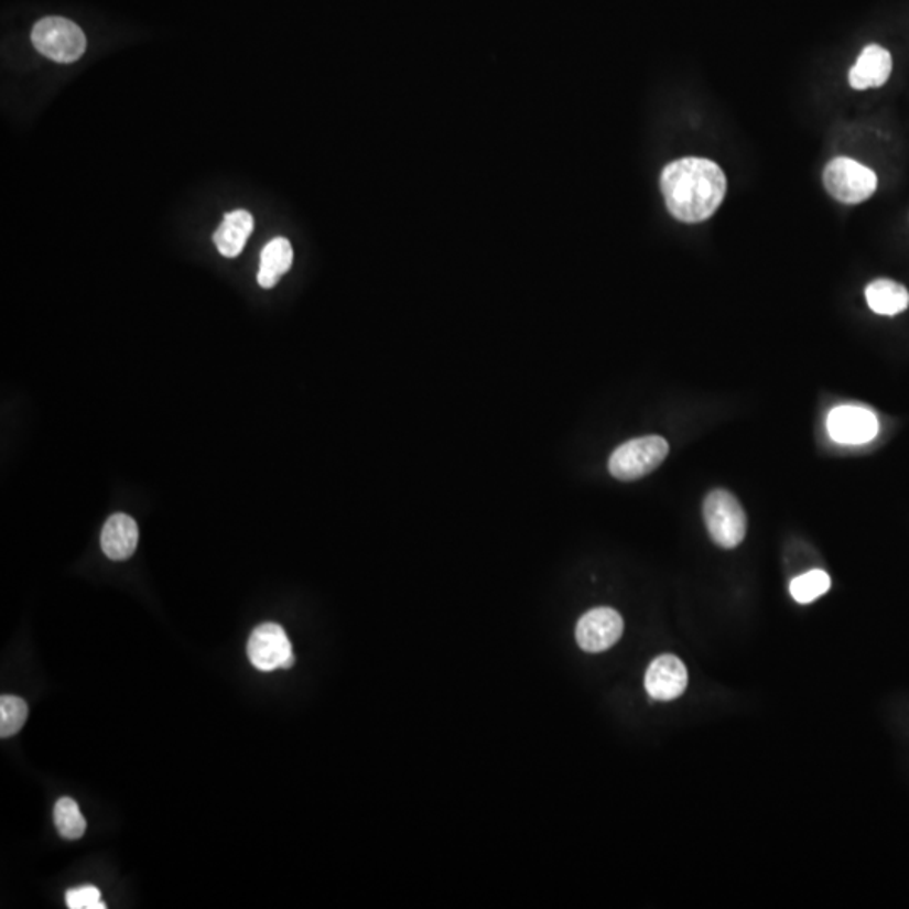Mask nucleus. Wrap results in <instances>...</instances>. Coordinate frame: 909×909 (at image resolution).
<instances>
[{
    "label": "nucleus",
    "instance_id": "1",
    "mask_svg": "<svg viewBox=\"0 0 909 909\" xmlns=\"http://www.w3.org/2000/svg\"><path fill=\"white\" fill-rule=\"evenodd\" d=\"M667 209L682 223H703L716 213L727 191L726 175L716 162L685 158L671 162L660 175Z\"/></svg>",
    "mask_w": 909,
    "mask_h": 909
},
{
    "label": "nucleus",
    "instance_id": "2",
    "mask_svg": "<svg viewBox=\"0 0 909 909\" xmlns=\"http://www.w3.org/2000/svg\"><path fill=\"white\" fill-rule=\"evenodd\" d=\"M704 521L711 539L724 550L742 544L746 535V513L742 504L727 490H713L704 500Z\"/></svg>",
    "mask_w": 909,
    "mask_h": 909
},
{
    "label": "nucleus",
    "instance_id": "3",
    "mask_svg": "<svg viewBox=\"0 0 909 909\" xmlns=\"http://www.w3.org/2000/svg\"><path fill=\"white\" fill-rule=\"evenodd\" d=\"M669 455V443L662 436L630 440L612 453L608 470L618 480L631 481L652 474Z\"/></svg>",
    "mask_w": 909,
    "mask_h": 909
},
{
    "label": "nucleus",
    "instance_id": "4",
    "mask_svg": "<svg viewBox=\"0 0 909 909\" xmlns=\"http://www.w3.org/2000/svg\"><path fill=\"white\" fill-rule=\"evenodd\" d=\"M824 186L838 203L861 204L876 193L877 175L854 159L835 158L825 165Z\"/></svg>",
    "mask_w": 909,
    "mask_h": 909
},
{
    "label": "nucleus",
    "instance_id": "5",
    "mask_svg": "<svg viewBox=\"0 0 909 909\" xmlns=\"http://www.w3.org/2000/svg\"><path fill=\"white\" fill-rule=\"evenodd\" d=\"M34 47L56 63H75L86 50L82 28L65 18H44L31 34Z\"/></svg>",
    "mask_w": 909,
    "mask_h": 909
},
{
    "label": "nucleus",
    "instance_id": "6",
    "mask_svg": "<svg viewBox=\"0 0 909 909\" xmlns=\"http://www.w3.org/2000/svg\"><path fill=\"white\" fill-rule=\"evenodd\" d=\"M248 659L260 672L290 669L293 665L292 643L285 630L277 624L255 628L248 640Z\"/></svg>",
    "mask_w": 909,
    "mask_h": 909
},
{
    "label": "nucleus",
    "instance_id": "7",
    "mask_svg": "<svg viewBox=\"0 0 909 909\" xmlns=\"http://www.w3.org/2000/svg\"><path fill=\"white\" fill-rule=\"evenodd\" d=\"M624 634V618L608 606L583 615L576 627V640L586 652L598 653L614 647Z\"/></svg>",
    "mask_w": 909,
    "mask_h": 909
},
{
    "label": "nucleus",
    "instance_id": "8",
    "mask_svg": "<svg viewBox=\"0 0 909 909\" xmlns=\"http://www.w3.org/2000/svg\"><path fill=\"white\" fill-rule=\"evenodd\" d=\"M832 440L842 445H864L879 432L876 414L861 407H838L827 420Z\"/></svg>",
    "mask_w": 909,
    "mask_h": 909
},
{
    "label": "nucleus",
    "instance_id": "9",
    "mask_svg": "<svg viewBox=\"0 0 909 909\" xmlns=\"http://www.w3.org/2000/svg\"><path fill=\"white\" fill-rule=\"evenodd\" d=\"M688 669L679 657L660 656L650 663L646 689L656 701H674L688 688Z\"/></svg>",
    "mask_w": 909,
    "mask_h": 909
},
{
    "label": "nucleus",
    "instance_id": "10",
    "mask_svg": "<svg viewBox=\"0 0 909 909\" xmlns=\"http://www.w3.org/2000/svg\"><path fill=\"white\" fill-rule=\"evenodd\" d=\"M891 69V53L879 44H869L848 72V83L854 89L879 88L888 82Z\"/></svg>",
    "mask_w": 909,
    "mask_h": 909
},
{
    "label": "nucleus",
    "instance_id": "11",
    "mask_svg": "<svg viewBox=\"0 0 909 909\" xmlns=\"http://www.w3.org/2000/svg\"><path fill=\"white\" fill-rule=\"evenodd\" d=\"M101 550L110 560L126 561L136 553L139 528L127 513H115L101 531Z\"/></svg>",
    "mask_w": 909,
    "mask_h": 909
},
{
    "label": "nucleus",
    "instance_id": "12",
    "mask_svg": "<svg viewBox=\"0 0 909 909\" xmlns=\"http://www.w3.org/2000/svg\"><path fill=\"white\" fill-rule=\"evenodd\" d=\"M253 228L255 219L248 210L238 209L228 213L218 231L215 232V242L219 253L226 258L239 257Z\"/></svg>",
    "mask_w": 909,
    "mask_h": 909
},
{
    "label": "nucleus",
    "instance_id": "13",
    "mask_svg": "<svg viewBox=\"0 0 909 909\" xmlns=\"http://www.w3.org/2000/svg\"><path fill=\"white\" fill-rule=\"evenodd\" d=\"M293 250L289 239L275 238L261 251L258 283L263 289H273L286 271L292 268Z\"/></svg>",
    "mask_w": 909,
    "mask_h": 909
},
{
    "label": "nucleus",
    "instance_id": "14",
    "mask_svg": "<svg viewBox=\"0 0 909 909\" xmlns=\"http://www.w3.org/2000/svg\"><path fill=\"white\" fill-rule=\"evenodd\" d=\"M870 311L879 315H898L909 305V293L901 283L892 280H874L866 289Z\"/></svg>",
    "mask_w": 909,
    "mask_h": 909
},
{
    "label": "nucleus",
    "instance_id": "15",
    "mask_svg": "<svg viewBox=\"0 0 909 909\" xmlns=\"http://www.w3.org/2000/svg\"><path fill=\"white\" fill-rule=\"evenodd\" d=\"M54 824L61 837L68 838V841L82 838L86 832L85 816L79 812L78 803L68 797L57 800L54 807Z\"/></svg>",
    "mask_w": 909,
    "mask_h": 909
},
{
    "label": "nucleus",
    "instance_id": "16",
    "mask_svg": "<svg viewBox=\"0 0 909 909\" xmlns=\"http://www.w3.org/2000/svg\"><path fill=\"white\" fill-rule=\"evenodd\" d=\"M829 588H831V576L822 570L809 571L802 576H797L790 583V593H792L793 599L802 603V605L821 598L822 595L829 592Z\"/></svg>",
    "mask_w": 909,
    "mask_h": 909
},
{
    "label": "nucleus",
    "instance_id": "17",
    "mask_svg": "<svg viewBox=\"0 0 909 909\" xmlns=\"http://www.w3.org/2000/svg\"><path fill=\"white\" fill-rule=\"evenodd\" d=\"M28 704L15 695H2L0 700V736L11 738L18 735L28 721Z\"/></svg>",
    "mask_w": 909,
    "mask_h": 909
},
{
    "label": "nucleus",
    "instance_id": "18",
    "mask_svg": "<svg viewBox=\"0 0 909 909\" xmlns=\"http://www.w3.org/2000/svg\"><path fill=\"white\" fill-rule=\"evenodd\" d=\"M66 906L69 909H105L100 889L95 886H82L66 892Z\"/></svg>",
    "mask_w": 909,
    "mask_h": 909
}]
</instances>
